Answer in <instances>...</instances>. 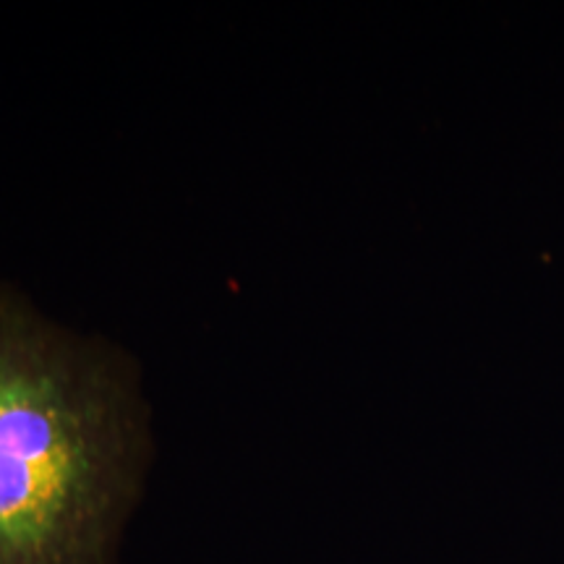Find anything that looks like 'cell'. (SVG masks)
<instances>
[{"label": "cell", "mask_w": 564, "mask_h": 564, "mask_svg": "<svg viewBox=\"0 0 564 564\" xmlns=\"http://www.w3.org/2000/svg\"><path fill=\"white\" fill-rule=\"evenodd\" d=\"M141 455L116 358L0 288V564H108Z\"/></svg>", "instance_id": "6da1fadb"}]
</instances>
